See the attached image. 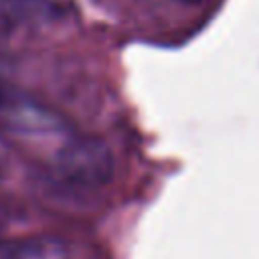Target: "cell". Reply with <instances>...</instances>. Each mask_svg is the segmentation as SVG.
I'll list each match as a JSON object with an SVG mask.
<instances>
[{"instance_id":"2","label":"cell","mask_w":259,"mask_h":259,"mask_svg":"<svg viewBox=\"0 0 259 259\" xmlns=\"http://www.w3.org/2000/svg\"><path fill=\"white\" fill-rule=\"evenodd\" d=\"M115 170V160L109 146L97 136L71 134L57 144L51 156L53 178L75 188L105 186Z\"/></svg>"},{"instance_id":"5","label":"cell","mask_w":259,"mask_h":259,"mask_svg":"<svg viewBox=\"0 0 259 259\" xmlns=\"http://www.w3.org/2000/svg\"><path fill=\"white\" fill-rule=\"evenodd\" d=\"M8 223H10V219H8V212H6V208L0 204V233H4V231L8 229Z\"/></svg>"},{"instance_id":"4","label":"cell","mask_w":259,"mask_h":259,"mask_svg":"<svg viewBox=\"0 0 259 259\" xmlns=\"http://www.w3.org/2000/svg\"><path fill=\"white\" fill-rule=\"evenodd\" d=\"M0 259H71L69 245L53 235H38L0 245Z\"/></svg>"},{"instance_id":"1","label":"cell","mask_w":259,"mask_h":259,"mask_svg":"<svg viewBox=\"0 0 259 259\" xmlns=\"http://www.w3.org/2000/svg\"><path fill=\"white\" fill-rule=\"evenodd\" d=\"M0 132L22 142L57 140L63 142L73 134L69 121L42 103L24 93L0 75Z\"/></svg>"},{"instance_id":"6","label":"cell","mask_w":259,"mask_h":259,"mask_svg":"<svg viewBox=\"0 0 259 259\" xmlns=\"http://www.w3.org/2000/svg\"><path fill=\"white\" fill-rule=\"evenodd\" d=\"M176 2H182V4H202L204 0H176Z\"/></svg>"},{"instance_id":"3","label":"cell","mask_w":259,"mask_h":259,"mask_svg":"<svg viewBox=\"0 0 259 259\" xmlns=\"http://www.w3.org/2000/svg\"><path fill=\"white\" fill-rule=\"evenodd\" d=\"M59 16L51 0H0V30H22L45 26Z\"/></svg>"}]
</instances>
